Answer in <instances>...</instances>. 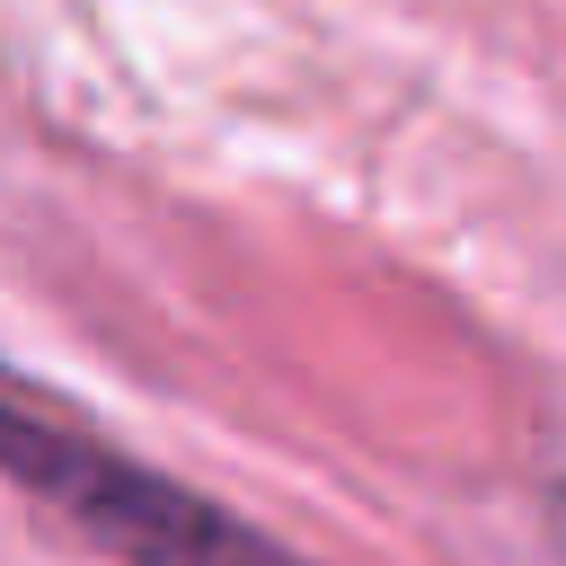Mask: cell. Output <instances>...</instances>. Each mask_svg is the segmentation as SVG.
Listing matches in <instances>:
<instances>
[{
    "label": "cell",
    "instance_id": "obj_1",
    "mask_svg": "<svg viewBox=\"0 0 566 566\" xmlns=\"http://www.w3.org/2000/svg\"><path fill=\"white\" fill-rule=\"evenodd\" d=\"M557 557H566V495H557Z\"/></svg>",
    "mask_w": 566,
    "mask_h": 566
}]
</instances>
